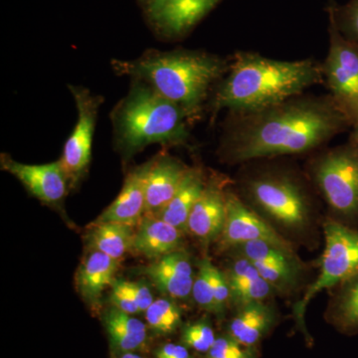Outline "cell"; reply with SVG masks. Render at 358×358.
Here are the masks:
<instances>
[{"mask_svg": "<svg viewBox=\"0 0 358 358\" xmlns=\"http://www.w3.org/2000/svg\"><path fill=\"white\" fill-rule=\"evenodd\" d=\"M352 126L333 95L296 96L258 112L233 115L223 154L233 162L305 154Z\"/></svg>", "mask_w": 358, "mask_h": 358, "instance_id": "cell-1", "label": "cell"}, {"mask_svg": "<svg viewBox=\"0 0 358 358\" xmlns=\"http://www.w3.org/2000/svg\"><path fill=\"white\" fill-rule=\"evenodd\" d=\"M187 171L188 167L171 157L150 162L145 185V214L155 215L173 199Z\"/></svg>", "mask_w": 358, "mask_h": 358, "instance_id": "cell-16", "label": "cell"}, {"mask_svg": "<svg viewBox=\"0 0 358 358\" xmlns=\"http://www.w3.org/2000/svg\"><path fill=\"white\" fill-rule=\"evenodd\" d=\"M121 358H143L140 355H134L133 352L122 353Z\"/></svg>", "mask_w": 358, "mask_h": 358, "instance_id": "cell-38", "label": "cell"}, {"mask_svg": "<svg viewBox=\"0 0 358 358\" xmlns=\"http://www.w3.org/2000/svg\"><path fill=\"white\" fill-rule=\"evenodd\" d=\"M205 185L201 171L188 169L173 199L155 216L185 232L187 230L190 213L203 192Z\"/></svg>", "mask_w": 358, "mask_h": 358, "instance_id": "cell-21", "label": "cell"}, {"mask_svg": "<svg viewBox=\"0 0 358 358\" xmlns=\"http://www.w3.org/2000/svg\"><path fill=\"white\" fill-rule=\"evenodd\" d=\"M119 260L100 251L90 254L77 275V286L90 305H98L103 289L113 286Z\"/></svg>", "mask_w": 358, "mask_h": 358, "instance_id": "cell-20", "label": "cell"}, {"mask_svg": "<svg viewBox=\"0 0 358 358\" xmlns=\"http://www.w3.org/2000/svg\"><path fill=\"white\" fill-rule=\"evenodd\" d=\"M110 301H112L115 308H119V310H122V312L129 313V315L141 313L138 306H136L119 287L115 286L114 284H113L112 286Z\"/></svg>", "mask_w": 358, "mask_h": 358, "instance_id": "cell-34", "label": "cell"}, {"mask_svg": "<svg viewBox=\"0 0 358 358\" xmlns=\"http://www.w3.org/2000/svg\"><path fill=\"white\" fill-rule=\"evenodd\" d=\"M114 285L119 287L138 306L141 313L145 312L154 303L152 292L148 288L147 285L122 280H115Z\"/></svg>", "mask_w": 358, "mask_h": 358, "instance_id": "cell-31", "label": "cell"}, {"mask_svg": "<svg viewBox=\"0 0 358 358\" xmlns=\"http://www.w3.org/2000/svg\"><path fill=\"white\" fill-rule=\"evenodd\" d=\"M213 329L205 320L187 324L183 329L182 341L185 345L200 352H208L215 343Z\"/></svg>", "mask_w": 358, "mask_h": 358, "instance_id": "cell-29", "label": "cell"}, {"mask_svg": "<svg viewBox=\"0 0 358 358\" xmlns=\"http://www.w3.org/2000/svg\"><path fill=\"white\" fill-rule=\"evenodd\" d=\"M212 282L215 300V313L220 315L225 310L228 300H230V288L227 278L215 266L212 268Z\"/></svg>", "mask_w": 358, "mask_h": 358, "instance_id": "cell-33", "label": "cell"}, {"mask_svg": "<svg viewBox=\"0 0 358 358\" xmlns=\"http://www.w3.org/2000/svg\"><path fill=\"white\" fill-rule=\"evenodd\" d=\"M331 315L341 329L346 331L358 329V275L341 285L333 303Z\"/></svg>", "mask_w": 358, "mask_h": 358, "instance_id": "cell-24", "label": "cell"}, {"mask_svg": "<svg viewBox=\"0 0 358 358\" xmlns=\"http://www.w3.org/2000/svg\"><path fill=\"white\" fill-rule=\"evenodd\" d=\"M245 190L259 210L285 229L301 232L310 226V199L303 186L289 174H259L247 181Z\"/></svg>", "mask_w": 358, "mask_h": 358, "instance_id": "cell-5", "label": "cell"}, {"mask_svg": "<svg viewBox=\"0 0 358 358\" xmlns=\"http://www.w3.org/2000/svg\"><path fill=\"white\" fill-rule=\"evenodd\" d=\"M273 291V287L261 275L258 279L230 289V300L238 308H241L249 303L265 301Z\"/></svg>", "mask_w": 358, "mask_h": 358, "instance_id": "cell-28", "label": "cell"}, {"mask_svg": "<svg viewBox=\"0 0 358 358\" xmlns=\"http://www.w3.org/2000/svg\"><path fill=\"white\" fill-rule=\"evenodd\" d=\"M148 326L159 334H171L181 322V310L176 303L169 299L154 301L145 310Z\"/></svg>", "mask_w": 358, "mask_h": 358, "instance_id": "cell-25", "label": "cell"}, {"mask_svg": "<svg viewBox=\"0 0 358 358\" xmlns=\"http://www.w3.org/2000/svg\"><path fill=\"white\" fill-rule=\"evenodd\" d=\"M157 358H190V357L185 346L169 343L157 350Z\"/></svg>", "mask_w": 358, "mask_h": 358, "instance_id": "cell-35", "label": "cell"}, {"mask_svg": "<svg viewBox=\"0 0 358 358\" xmlns=\"http://www.w3.org/2000/svg\"><path fill=\"white\" fill-rule=\"evenodd\" d=\"M329 49L322 73L331 94L343 109L358 101V46L345 38L329 17Z\"/></svg>", "mask_w": 358, "mask_h": 358, "instance_id": "cell-9", "label": "cell"}, {"mask_svg": "<svg viewBox=\"0 0 358 358\" xmlns=\"http://www.w3.org/2000/svg\"><path fill=\"white\" fill-rule=\"evenodd\" d=\"M274 308L265 301L239 308L229 326V336L244 348H253L274 327Z\"/></svg>", "mask_w": 358, "mask_h": 358, "instance_id": "cell-19", "label": "cell"}, {"mask_svg": "<svg viewBox=\"0 0 358 358\" xmlns=\"http://www.w3.org/2000/svg\"><path fill=\"white\" fill-rule=\"evenodd\" d=\"M182 237L183 231L157 216L148 215L138 223L131 249L148 259H159L179 250Z\"/></svg>", "mask_w": 358, "mask_h": 358, "instance_id": "cell-18", "label": "cell"}, {"mask_svg": "<svg viewBox=\"0 0 358 358\" xmlns=\"http://www.w3.org/2000/svg\"><path fill=\"white\" fill-rule=\"evenodd\" d=\"M117 74L145 82L194 119L214 82L229 70L223 59L194 51L152 52L133 61L113 62Z\"/></svg>", "mask_w": 358, "mask_h": 358, "instance_id": "cell-3", "label": "cell"}, {"mask_svg": "<svg viewBox=\"0 0 358 358\" xmlns=\"http://www.w3.org/2000/svg\"><path fill=\"white\" fill-rule=\"evenodd\" d=\"M324 228L326 249L319 277L294 308L298 326L305 334V313L310 301L324 289L343 284L358 275V231L336 220H327Z\"/></svg>", "mask_w": 358, "mask_h": 358, "instance_id": "cell-7", "label": "cell"}, {"mask_svg": "<svg viewBox=\"0 0 358 358\" xmlns=\"http://www.w3.org/2000/svg\"><path fill=\"white\" fill-rule=\"evenodd\" d=\"M140 1L141 3L143 4V6H145L148 3V2L150 1V0H140Z\"/></svg>", "mask_w": 358, "mask_h": 358, "instance_id": "cell-39", "label": "cell"}, {"mask_svg": "<svg viewBox=\"0 0 358 358\" xmlns=\"http://www.w3.org/2000/svg\"><path fill=\"white\" fill-rule=\"evenodd\" d=\"M313 181L334 213L358 219V150L350 145L329 148L310 166Z\"/></svg>", "mask_w": 358, "mask_h": 358, "instance_id": "cell-6", "label": "cell"}, {"mask_svg": "<svg viewBox=\"0 0 358 358\" xmlns=\"http://www.w3.org/2000/svg\"><path fill=\"white\" fill-rule=\"evenodd\" d=\"M226 192L221 182L209 181L193 207L187 230L201 241L210 242L222 234L226 220Z\"/></svg>", "mask_w": 358, "mask_h": 358, "instance_id": "cell-14", "label": "cell"}, {"mask_svg": "<svg viewBox=\"0 0 358 358\" xmlns=\"http://www.w3.org/2000/svg\"><path fill=\"white\" fill-rule=\"evenodd\" d=\"M134 236L133 226L115 222L96 221L89 232L94 250L117 260L133 248Z\"/></svg>", "mask_w": 358, "mask_h": 358, "instance_id": "cell-23", "label": "cell"}, {"mask_svg": "<svg viewBox=\"0 0 358 358\" xmlns=\"http://www.w3.org/2000/svg\"><path fill=\"white\" fill-rule=\"evenodd\" d=\"M346 113L350 115L352 124L355 126V124L358 122V101L355 103H352V106H350V107L346 109Z\"/></svg>", "mask_w": 358, "mask_h": 358, "instance_id": "cell-36", "label": "cell"}, {"mask_svg": "<svg viewBox=\"0 0 358 358\" xmlns=\"http://www.w3.org/2000/svg\"><path fill=\"white\" fill-rule=\"evenodd\" d=\"M327 13L339 32L358 46V0H350L339 6L333 3Z\"/></svg>", "mask_w": 358, "mask_h": 358, "instance_id": "cell-26", "label": "cell"}, {"mask_svg": "<svg viewBox=\"0 0 358 358\" xmlns=\"http://www.w3.org/2000/svg\"><path fill=\"white\" fill-rule=\"evenodd\" d=\"M103 324L115 350L133 352L145 343L147 327L141 320L117 308H110L103 315Z\"/></svg>", "mask_w": 358, "mask_h": 358, "instance_id": "cell-22", "label": "cell"}, {"mask_svg": "<svg viewBox=\"0 0 358 358\" xmlns=\"http://www.w3.org/2000/svg\"><path fill=\"white\" fill-rule=\"evenodd\" d=\"M324 80L322 65L310 59L280 61L254 52H237L229 75L214 96L213 112H258L300 96Z\"/></svg>", "mask_w": 358, "mask_h": 358, "instance_id": "cell-2", "label": "cell"}, {"mask_svg": "<svg viewBox=\"0 0 358 358\" xmlns=\"http://www.w3.org/2000/svg\"><path fill=\"white\" fill-rule=\"evenodd\" d=\"M213 264L204 259L200 261L199 273L194 278L192 287V296L200 307L215 313V300H214L213 282H212V268Z\"/></svg>", "mask_w": 358, "mask_h": 358, "instance_id": "cell-27", "label": "cell"}, {"mask_svg": "<svg viewBox=\"0 0 358 358\" xmlns=\"http://www.w3.org/2000/svg\"><path fill=\"white\" fill-rule=\"evenodd\" d=\"M239 343L231 336L216 338L215 343L207 352V358H232L242 357L250 348H242Z\"/></svg>", "mask_w": 358, "mask_h": 358, "instance_id": "cell-32", "label": "cell"}, {"mask_svg": "<svg viewBox=\"0 0 358 358\" xmlns=\"http://www.w3.org/2000/svg\"><path fill=\"white\" fill-rule=\"evenodd\" d=\"M352 131L350 134V141L348 143L358 150V122L352 127Z\"/></svg>", "mask_w": 358, "mask_h": 358, "instance_id": "cell-37", "label": "cell"}, {"mask_svg": "<svg viewBox=\"0 0 358 358\" xmlns=\"http://www.w3.org/2000/svg\"><path fill=\"white\" fill-rule=\"evenodd\" d=\"M141 273L147 275L162 293L171 298L186 299L192 294L194 277L192 262L182 250L160 257Z\"/></svg>", "mask_w": 358, "mask_h": 358, "instance_id": "cell-15", "label": "cell"}, {"mask_svg": "<svg viewBox=\"0 0 358 358\" xmlns=\"http://www.w3.org/2000/svg\"><path fill=\"white\" fill-rule=\"evenodd\" d=\"M261 277L254 264L243 256H237L231 264L229 272L227 275V281L229 284V288H235L244 282L253 281Z\"/></svg>", "mask_w": 358, "mask_h": 358, "instance_id": "cell-30", "label": "cell"}, {"mask_svg": "<svg viewBox=\"0 0 358 358\" xmlns=\"http://www.w3.org/2000/svg\"><path fill=\"white\" fill-rule=\"evenodd\" d=\"M150 166V162H148L136 167L129 174L122 192L96 221L129 226L140 223L145 211V185Z\"/></svg>", "mask_w": 358, "mask_h": 358, "instance_id": "cell-17", "label": "cell"}, {"mask_svg": "<svg viewBox=\"0 0 358 358\" xmlns=\"http://www.w3.org/2000/svg\"><path fill=\"white\" fill-rule=\"evenodd\" d=\"M221 240L226 247L265 241L282 248L294 250L274 227L232 192H226V220Z\"/></svg>", "mask_w": 358, "mask_h": 358, "instance_id": "cell-11", "label": "cell"}, {"mask_svg": "<svg viewBox=\"0 0 358 358\" xmlns=\"http://www.w3.org/2000/svg\"><path fill=\"white\" fill-rule=\"evenodd\" d=\"M1 166L44 203L53 204L64 199L67 178L60 160L46 164H25L2 155Z\"/></svg>", "mask_w": 358, "mask_h": 358, "instance_id": "cell-13", "label": "cell"}, {"mask_svg": "<svg viewBox=\"0 0 358 358\" xmlns=\"http://www.w3.org/2000/svg\"><path fill=\"white\" fill-rule=\"evenodd\" d=\"M78 110L76 126L66 141L60 159L67 180L76 183L86 173L91 162L92 145L100 96L92 95L87 89L70 86Z\"/></svg>", "mask_w": 358, "mask_h": 358, "instance_id": "cell-8", "label": "cell"}, {"mask_svg": "<svg viewBox=\"0 0 358 358\" xmlns=\"http://www.w3.org/2000/svg\"><path fill=\"white\" fill-rule=\"evenodd\" d=\"M113 120L117 141L129 152L152 143L180 145L189 136L185 110L143 81L131 88Z\"/></svg>", "mask_w": 358, "mask_h": 358, "instance_id": "cell-4", "label": "cell"}, {"mask_svg": "<svg viewBox=\"0 0 358 358\" xmlns=\"http://www.w3.org/2000/svg\"><path fill=\"white\" fill-rule=\"evenodd\" d=\"M238 255L254 264L263 279L275 291L288 293L300 279L301 263L294 250L265 241H253L234 247Z\"/></svg>", "mask_w": 358, "mask_h": 358, "instance_id": "cell-10", "label": "cell"}, {"mask_svg": "<svg viewBox=\"0 0 358 358\" xmlns=\"http://www.w3.org/2000/svg\"><path fill=\"white\" fill-rule=\"evenodd\" d=\"M222 0H150L143 6L155 31L166 37H180L213 10Z\"/></svg>", "mask_w": 358, "mask_h": 358, "instance_id": "cell-12", "label": "cell"}]
</instances>
